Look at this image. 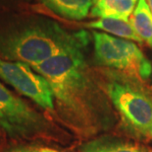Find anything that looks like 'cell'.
I'll return each mask as SVG.
<instances>
[{
	"instance_id": "6da1fadb",
	"label": "cell",
	"mask_w": 152,
	"mask_h": 152,
	"mask_svg": "<svg viewBox=\"0 0 152 152\" xmlns=\"http://www.w3.org/2000/svg\"><path fill=\"white\" fill-rule=\"evenodd\" d=\"M86 48L57 54L33 68L49 82L59 118L77 134L91 136L112 127L115 116L107 95L90 75Z\"/></svg>"
},
{
	"instance_id": "7a4b0ae2",
	"label": "cell",
	"mask_w": 152,
	"mask_h": 152,
	"mask_svg": "<svg viewBox=\"0 0 152 152\" xmlns=\"http://www.w3.org/2000/svg\"><path fill=\"white\" fill-rule=\"evenodd\" d=\"M89 34L69 31L47 18H31L0 27V59L31 67L57 54L87 47Z\"/></svg>"
},
{
	"instance_id": "3957f363",
	"label": "cell",
	"mask_w": 152,
	"mask_h": 152,
	"mask_svg": "<svg viewBox=\"0 0 152 152\" xmlns=\"http://www.w3.org/2000/svg\"><path fill=\"white\" fill-rule=\"evenodd\" d=\"M104 92L119 113L124 127L138 137L152 135V96L137 80L125 74H108Z\"/></svg>"
},
{
	"instance_id": "277c9868",
	"label": "cell",
	"mask_w": 152,
	"mask_h": 152,
	"mask_svg": "<svg viewBox=\"0 0 152 152\" xmlns=\"http://www.w3.org/2000/svg\"><path fill=\"white\" fill-rule=\"evenodd\" d=\"M0 128L16 140L49 138L53 128L41 114L0 82Z\"/></svg>"
},
{
	"instance_id": "5b68a950",
	"label": "cell",
	"mask_w": 152,
	"mask_h": 152,
	"mask_svg": "<svg viewBox=\"0 0 152 152\" xmlns=\"http://www.w3.org/2000/svg\"><path fill=\"white\" fill-rule=\"evenodd\" d=\"M94 59L99 65L119 71L137 81L149 79L152 65L134 42L92 32Z\"/></svg>"
},
{
	"instance_id": "8992f818",
	"label": "cell",
	"mask_w": 152,
	"mask_h": 152,
	"mask_svg": "<svg viewBox=\"0 0 152 152\" xmlns=\"http://www.w3.org/2000/svg\"><path fill=\"white\" fill-rule=\"evenodd\" d=\"M0 79L45 111L55 113L54 96L49 82L31 65L0 59Z\"/></svg>"
},
{
	"instance_id": "52a82bcc",
	"label": "cell",
	"mask_w": 152,
	"mask_h": 152,
	"mask_svg": "<svg viewBox=\"0 0 152 152\" xmlns=\"http://www.w3.org/2000/svg\"><path fill=\"white\" fill-rule=\"evenodd\" d=\"M80 152H151L150 149L123 138L106 135L85 142Z\"/></svg>"
},
{
	"instance_id": "ba28073f",
	"label": "cell",
	"mask_w": 152,
	"mask_h": 152,
	"mask_svg": "<svg viewBox=\"0 0 152 152\" xmlns=\"http://www.w3.org/2000/svg\"><path fill=\"white\" fill-rule=\"evenodd\" d=\"M138 0H92L90 14L99 18H118L130 21Z\"/></svg>"
},
{
	"instance_id": "9c48e42d",
	"label": "cell",
	"mask_w": 152,
	"mask_h": 152,
	"mask_svg": "<svg viewBox=\"0 0 152 152\" xmlns=\"http://www.w3.org/2000/svg\"><path fill=\"white\" fill-rule=\"evenodd\" d=\"M54 14L68 20H83L92 7V0H41Z\"/></svg>"
},
{
	"instance_id": "30bf717a",
	"label": "cell",
	"mask_w": 152,
	"mask_h": 152,
	"mask_svg": "<svg viewBox=\"0 0 152 152\" xmlns=\"http://www.w3.org/2000/svg\"><path fill=\"white\" fill-rule=\"evenodd\" d=\"M87 28L97 29V30L104 31L106 33L112 34L117 38L125 39V40L134 41L137 43L142 44L143 42L140 38V36L134 31L130 21H126L118 18H99L98 20L90 22L86 25Z\"/></svg>"
},
{
	"instance_id": "8fae6325",
	"label": "cell",
	"mask_w": 152,
	"mask_h": 152,
	"mask_svg": "<svg viewBox=\"0 0 152 152\" xmlns=\"http://www.w3.org/2000/svg\"><path fill=\"white\" fill-rule=\"evenodd\" d=\"M130 22L142 42L152 48V13L146 0H138Z\"/></svg>"
},
{
	"instance_id": "7c38bea8",
	"label": "cell",
	"mask_w": 152,
	"mask_h": 152,
	"mask_svg": "<svg viewBox=\"0 0 152 152\" xmlns=\"http://www.w3.org/2000/svg\"><path fill=\"white\" fill-rule=\"evenodd\" d=\"M3 152H60L56 149L44 146H18Z\"/></svg>"
},
{
	"instance_id": "4fadbf2b",
	"label": "cell",
	"mask_w": 152,
	"mask_h": 152,
	"mask_svg": "<svg viewBox=\"0 0 152 152\" xmlns=\"http://www.w3.org/2000/svg\"><path fill=\"white\" fill-rule=\"evenodd\" d=\"M146 1H147L148 7H149L150 11H151V13H152V0H146Z\"/></svg>"
},
{
	"instance_id": "5bb4252c",
	"label": "cell",
	"mask_w": 152,
	"mask_h": 152,
	"mask_svg": "<svg viewBox=\"0 0 152 152\" xmlns=\"http://www.w3.org/2000/svg\"><path fill=\"white\" fill-rule=\"evenodd\" d=\"M151 137H152V135H151Z\"/></svg>"
}]
</instances>
